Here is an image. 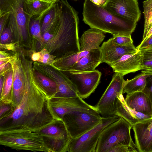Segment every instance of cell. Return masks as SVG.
<instances>
[{
	"mask_svg": "<svg viewBox=\"0 0 152 152\" xmlns=\"http://www.w3.org/2000/svg\"><path fill=\"white\" fill-rule=\"evenodd\" d=\"M15 109L13 103L6 104L0 102V120L10 116Z\"/></svg>",
	"mask_w": 152,
	"mask_h": 152,
	"instance_id": "30",
	"label": "cell"
},
{
	"mask_svg": "<svg viewBox=\"0 0 152 152\" xmlns=\"http://www.w3.org/2000/svg\"><path fill=\"white\" fill-rule=\"evenodd\" d=\"M0 35V43L4 44L11 42L12 37V32L7 22Z\"/></svg>",
	"mask_w": 152,
	"mask_h": 152,
	"instance_id": "32",
	"label": "cell"
},
{
	"mask_svg": "<svg viewBox=\"0 0 152 152\" xmlns=\"http://www.w3.org/2000/svg\"><path fill=\"white\" fill-rule=\"evenodd\" d=\"M142 55L140 50L135 53L126 54L115 62L110 66L115 73L124 76L143 70Z\"/></svg>",
	"mask_w": 152,
	"mask_h": 152,
	"instance_id": "16",
	"label": "cell"
},
{
	"mask_svg": "<svg viewBox=\"0 0 152 152\" xmlns=\"http://www.w3.org/2000/svg\"><path fill=\"white\" fill-rule=\"evenodd\" d=\"M124 76L118 73H115L110 84L96 105L95 110L102 117H111L115 115L116 104L117 97L123 94V90L126 80Z\"/></svg>",
	"mask_w": 152,
	"mask_h": 152,
	"instance_id": "8",
	"label": "cell"
},
{
	"mask_svg": "<svg viewBox=\"0 0 152 152\" xmlns=\"http://www.w3.org/2000/svg\"><path fill=\"white\" fill-rule=\"evenodd\" d=\"M57 2V15L42 34L43 43L40 50L45 48L52 54L56 52L64 57L80 51L79 18L77 12L67 0Z\"/></svg>",
	"mask_w": 152,
	"mask_h": 152,
	"instance_id": "2",
	"label": "cell"
},
{
	"mask_svg": "<svg viewBox=\"0 0 152 152\" xmlns=\"http://www.w3.org/2000/svg\"><path fill=\"white\" fill-rule=\"evenodd\" d=\"M4 78L3 87L0 92V102L13 104V72L12 68L5 75Z\"/></svg>",
	"mask_w": 152,
	"mask_h": 152,
	"instance_id": "23",
	"label": "cell"
},
{
	"mask_svg": "<svg viewBox=\"0 0 152 152\" xmlns=\"http://www.w3.org/2000/svg\"><path fill=\"white\" fill-rule=\"evenodd\" d=\"M58 10V4L57 1L44 16L41 23L42 34L54 20L57 15Z\"/></svg>",
	"mask_w": 152,
	"mask_h": 152,
	"instance_id": "27",
	"label": "cell"
},
{
	"mask_svg": "<svg viewBox=\"0 0 152 152\" xmlns=\"http://www.w3.org/2000/svg\"><path fill=\"white\" fill-rule=\"evenodd\" d=\"M40 58L39 51L33 50L31 55V59L33 62H38Z\"/></svg>",
	"mask_w": 152,
	"mask_h": 152,
	"instance_id": "40",
	"label": "cell"
},
{
	"mask_svg": "<svg viewBox=\"0 0 152 152\" xmlns=\"http://www.w3.org/2000/svg\"><path fill=\"white\" fill-rule=\"evenodd\" d=\"M18 42L15 43L10 42L4 44H0V49H5L13 51H17V46L16 45Z\"/></svg>",
	"mask_w": 152,
	"mask_h": 152,
	"instance_id": "38",
	"label": "cell"
},
{
	"mask_svg": "<svg viewBox=\"0 0 152 152\" xmlns=\"http://www.w3.org/2000/svg\"><path fill=\"white\" fill-rule=\"evenodd\" d=\"M12 68L9 62L0 60V77H4Z\"/></svg>",
	"mask_w": 152,
	"mask_h": 152,
	"instance_id": "35",
	"label": "cell"
},
{
	"mask_svg": "<svg viewBox=\"0 0 152 152\" xmlns=\"http://www.w3.org/2000/svg\"><path fill=\"white\" fill-rule=\"evenodd\" d=\"M139 50L142 55V70L152 72V46Z\"/></svg>",
	"mask_w": 152,
	"mask_h": 152,
	"instance_id": "28",
	"label": "cell"
},
{
	"mask_svg": "<svg viewBox=\"0 0 152 152\" xmlns=\"http://www.w3.org/2000/svg\"><path fill=\"white\" fill-rule=\"evenodd\" d=\"M102 55L101 63L110 66L123 55L136 53L138 50L133 44L120 45L115 44L112 38L104 42L100 47Z\"/></svg>",
	"mask_w": 152,
	"mask_h": 152,
	"instance_id": "14",
	"label": "cell"
},
{
	"mask_svg": "<svg viewBox=\"0 0 152 152\" xmlns=\"http://www.w3.org/2000/svg\"><path fill=\"white\" fill-rule=\"evenodd\" d=\"M44 15L32 17L30 20L29 30L32 37L38 41L39 47L43 43V37L41 32V23Z\"/></svg>",
	"mask_w": 152,
	"mask_h": 152,
	"instance_id": "25",
	"label": "cell"
},
{
	"mask_svg": "<svg viewBox=\"0 0 152 152\" xmlns=\"http://www.w3.org/2000/svg\"><path fill=\"white\" fill-rule=\"evenodd\" d=\"M0 79V92L1 91L4 83V77H1Z\"/></svg>",
	"mask_w": 152,
	"mask_h": 152,
	"instance_id": "43",
	"label": "cell"
},
{
	"mask_svg": "<svg viewBox=\"0 0 152 152\" xmlns=\"http://www.w3.org/2000/svg\"><path fill=\"white\" fill-rule=\"evenodd\" d=\"M75 86L78 96L82 99L88 98L99 85L102 75L97 70L91 71L71 70L62 71Z\"/></svg>",
	"mask_w": 152,
	"mask_h": 152,
	"instance_id": "11",
	"label": "cell"
},
{
	"mask_svg": "<svg viewBox=\"0 0 152 152\" xmlns=\"http://www.w3.org/2000/svg\"><path fill=\"white\" fill-rule=\"evenodd\" d=\"M138 152H152V118L132 126Z\"/></svg>",
	"mask_w": 152,
	"mask_h": 152,
	"instance_id": "15",
	"label": "cell"
},
{
	"mask_svg": "<svg viewBox=\"0 0 152 152\" xmlns=\"http://www.w3.org/2000/svg\"><path fill=\"white\" fill-rule=\"evenodd\" d=\"M0 144L17 150L48 152L41 135L27 129L0 130Z\"/></svg>",
	"mask_w": 152,
	"mask_h": 152,
	"instance_id": "4",
	"label": "cell"
},
{
	"mask_svg": "<svg viewBox=\"0 0 152 152\" xmlns=\"http://www.w3.org/2000/svg\"><path fill=\"white\" fill-rule=\"evenodd\" d=\"M24 0H0V15L6 13L12 14L17 23V42H26L29 34V25L31 17L24 11Z\"/></svg>",
	"mask_w": 152,
	"mask_h": 152,
	"instance_id": "10",
	"label": "cell"
},
{
	"mask_svg": "<svg viewBox=\"0 0 152 152\" xmlns=\"http://www.w3.org/2000/svg\"><path fill=\"white\" fill-rule=\"evenodd\" d=\"M151 46H152V35L143 42H141L136 48L138 50H139Z\"/></svg>",
	"mask_w": 152,
	"mask_h": 152,
	"instance_id": "36",
	"label": "cell"
},
{
	"mask_svg": "<svg viewBox=\"0 0 152 152\" xmlns=\"http://www.w3.org/2000/svg\"><path fill=\"white\" fill-rule=\"evenodd\" d=\"M11 55L4 51H0V60L8 62Z\"/></svg>",
	"mask_w": 152,
	"mask_h": 152,
	"instance_id": "39",
	"label": "cell"
},
{
	"mask_svg": "<svg viewBox=\"0 0 152 152\" xmlns=\"http://www.w3.org/2000/svg\"><path fill=\"white\" fill-rule=\"evenodd\" d=\"M122 94L118 96L115 115L122 117L132 126L152 118V116L136 111L127 104Z\"/></svg>",
	"mask_w": 152,
	"mask_h": 152,
	"instance_id": "17",
	"label": "cell"
},
{
	"mask_svg": "<svg viewBox=\"0 0 152 152\" xmlns=\"http://www.w3.org/2000/svg\"><path fill=\"white\" fill-rule=\"evenodd\" d=\"M110 13L134 22L141 15L137 0H107L102 7Z\"/></svg>",
	"mask_w": 152,
	"mask_h": 152,
	"instance_id": "13",
	"label": "cell"
},
{
	"mask_svg": "<svg viewBox=\"0 0 152 152\" xmlns=\"http://www.w3.org/2000/svg\"><path fill=\"white\" fill-rule=\"evenodd\" d=\"M132 126L120 117L105 127L100 134L96 152H108L113 148L122 145L136 146L132 138Z\"/></svg>",
	"mask_w": 152,
	"mask_h": 152,
	"instance_id": "5",
	"label": "cell"
},
{
	"mask_svg": "<svg viewBox=\"0 0 152 152\" xmlns=\"http://www.w3.org/2000/svg\"><path fill=\"white\" fill-rule=\"evenodd\" d=\"M102 55L100 48L91 50L86 55L82 57L69 70L81 71H91L102 63Z\"/></svg>",
	"mask_w": 152,
	"mask_h": 152,
	"instance_id": "20",
	"label": "cell"
},
{
	"mask_svg": "<svg viewBox=\"0 0 152 152\" xmlns=\"http://www.w3.org/2000/svg\"><path fill=\"white\" fill-rule=\"evenodd\" d=\"M147 73L144 70L133 78L126 80L123 90V94H130L142 92L146 86Z\"/></svg>",
	"mask_w": 152,
	"mask_h": 152,
	"instance_id": "22",
	"label": "cell"
},
{
	"mask_svg": "<svg viewBox=\"0 0 152 152\" xmlns=\"http://www.w3.org/2000/svg\"><path fill=\"white\" fill-rule=\"evenodd\" d=\"M48 152H68L72 139L63 120H57L38 130Z\"/></svg>",
	"mask_w": 152,
	"mask_h": 152,
	"instance_id": "7",
	"label": "cell"
},
{
	"mask_svg": "<svg viewBox=\"0 0 152 152\" xmlns=\"http://www.w3.org/2000/svg\"><path fill=\"white\" fill-rule=\"evenodd\" d=\"M58 0H48V2L51 3H56Z\"/></svg>",
	"mask_w": 152,
	"mask_h": 152,
	"instance_id": "44",
	"label": "cell"
},
{
	"mask_svg": "<svg viewBox=\"0 0 152 152\" xmlns=\"http://www.w3.org/2000/svg\"><path fill=\"white\" fill-rule=\"evenodd\" d=\"M152 35V26L149 29V30L148 31L146 37L144 40V41L145 40L149 37L151 35ZM142 41V42H143Z\"/></svg>",
	"mask_w": 152,
	"mask_h": 152,
	"instance_id": "42",
	"label": "cell"
},
{
	"mask_svg": "<svg viewBox=\"0 0 152 152\" xmlns=\"http://www.w3.org/2000/svg\"><path fill=\"white\" fill-rule=\"evenodd\" d=\"M144 24L142 39L146 37L147 33L152 26V0H146L143 2Z\"/></svg>",
	"mask_w": 152,
	"mask_h": 152,
	"instance_id": "26",
	"label": "cell"
},
{
	"mask_svg": "<svg viewBox=\"0 0 152 152\" xmlns=\"http://www.w3.org/2000/svg\"><path fill=\"white\" fill-rule=\"evenodd\" d=\"M34 71L37 80L46 92L49 98L54 97L57 90V85L56 82L34 68Z\"/></svg>",
	"mask_w": 152,
	"mask_h": 152,
	"instance_id": "24",
	"label": "cell"
},
{
	"mask_svg": "<svg viewBox=\"0 0 152 152\" xmlns=\"http://www.w3.org/2000/svg\"><path fill=\"white\" fill-rule=\"evenodd\" d=\"M54 4L40 0H24V10L26 13L31 18L44 15Z\"/></svg>",
	"mask_w": 152,
	"mask_h": 152,
	"instance_id": "21",
	"label": "cell"
},
{
	"mask_svg": "<svg viewBox=\"0 0 152 152\" xmlns=\"http://www.w3.org/2000/svg\"><path fill=\"white\" fill-rule=\"evenodd\" d=\"M102 117L95 110L74 111L65 114L62 120L72 139L77 138L101 121Z\"/></svg>",
	"mask_w": 152,
	"mask_h": 152,
	"instance_id": "6",
	"label": "cell"
},
{
	"mask_svg": "<svg viewBox=\"0 0 152 152\" xmlns=\"http://www.w3.org/2000/svg\"><path fill=\"white\" fill-rule=\"evenodd\" d=\"M34 69L32 65L27 68L22 98L11 115L0 120V130L27 129L37 131L59 120L52 110L47 93L35 77Z\"/></svg>",
	"mask_w": 152,
	"mask_h": 152,
	"instance_id": "1",
	"label": "cell"
},
{
	"mask_svg": "<svg viewBox=\"0 0 152 152\" xmlns=\"http://www.w3.org/2000/svg\"><path fill=\"white\" fill-rule=\"evenodd\" d=\"M144 71L148 75L146 79V86L142 92L148 97L152 105V72Z\"/></svg>",
	"mask_w": 152,
	"mask_h": 152,
	"instance_id": "33",
	"label": "cell"
},
{
	"mask_svg": "<svg viewBox=\"0 0 152 152\" xmlns=\"http://www.w3.org/2000/svg\"><path fill=\"white\" fill-rule=\"evenodd\" d=\"M111 38L113 42L118 45H128L133 43L131 35H113V37Z\"/></svg>",
	"mask_w": 152,
	"mask_h": 152,
	"instance_id": "31",
	"label": "cell"
},
{
	"mask_svg": "<svg viewBox=\"0 0 152 152\" xmlns=\"http://www.w3.org/2000/svg\"><path fill=\"white\" fill-rule=\"evenodd\" d=\"M49 103L55 115L60 120H62L65 114L72 111L95 110L94 106L87 104L79 96L53 97L49 99Z\"/></svg>",
	"mask_w": 152,
	"mask_h": 152,
	"instance_id": "12",
	"label": "cell"
},
{
	"mask_svg": "<svg viewBox=\"0 0 152 152\" xmlns=\"http://www.w3.org/2000/svg\"><path fill=\"white\" fill-rule=\"evenodd\" d=\"M117 115L102 118L101 122L94 128L81 136L72 139L69 145L68 152H96L99 139L103 129L117 120Z\"/></svg>",
	"mask_w": 152,
	"mask_h": 152,
	"instance_id": "9",
	"label": "cell"
},
{
	"mask_svg": "<svg viewBox=\"0 0 152 152\" xmlns=\"http://www.w3.org/2000/svg\"><path fill=\"white\" fill-rule=\"evenodd\" d=\"M39 51L40 58L38 62L51 66L56 56L50 53L45 48H43Z\"/></svg>",
	"mask_w": 152,
	"mask_h": 152,
	"instance_id": "29",
	"label": "cell"
},
{
	"mask_svg": "<svg viewBox=\"0 0 152 152\" xmlns=\"http://www.w3.org/2000/svg\"><path fill=\"white\" fill-rule=\"evenodd\" d=\"M40 0L48 2V0Z\"/></svg>",
	"mask_w": 152,
	"mask_h": 152,
	"instance_id": "45",
	"label": "cell"
},
{
	"mask_svg": "<svg viewBox=\"0 0 152 152\" xmlns=\"http://www.w3.org/2000/svg\"><path fill=\"white\" fill-rule=\"evenodd\" d=\"M125 101L133 110L144 114L152 116V105L147 96L143 92L127 94Z\"/></svg>",
	"mask_w": 152,
	"mask_h": 152,
	"instance_id": "18",
	"label": "cell"
},
{
	"mask_svg": "<svg viewBox=\"0 0 152 152\" xmlns=\"http://www.w3.org/2000/svg\"><path fill=\"white\" fill-rule=\"evenodd\" d=\"M137 147L130 145H122L115 147L108 152H137Z\"/></svg>",
	"mask_w": 152,
	"mask_h": 152,
	"instance_id": "34",
	"label": "cell"
},
{
	"mask_svg": "<svg viewBox=\"0 0 152 152\" xmlns=\"http://www.w3.org/2000/svg\"><path fill=\"white\" fill-rule=\"evenodd\" d=\"M105 37L104 33L100 30L93 28L87 30L79 39L80 51L100 48L99 45Z\"/></svg>",
	"mask_w": 152,
	"mask_h": 152,
	"instance_id": "19",
	"label": "cell"
},
{
	"mask_svg": "<svg viewBox=\"0 0 152 152\" xmlns=\"http://www.w3.org/2000/svg\"><path fill=\"white\" fill-rule=\"evenodd\" d=\"M95 4L101 7H103L105 4L107 0H91Z\"/></svg>",
	"mask_w": 152,
	"mask_h": 152,
	"instance_id": "41",
	"label": "cell"
},
{
	"mask_svg": "<svg viewBox=\"0 0 152 152\" xmlns=\"http://www.w3.org/2000/svg\"><path fill=\"white\" fill-rule=\"evenodd\" d=\"M82 14L83 20L91 28L113 35H131L137 25V23L110 13L91 0H84Z\"/></svg>",
	"mask_w": 152,
	"mask_h": 152,
	"instance_id": "3",
	"label": "cell"
},
{
	"mask_svg": "<svg viewBox=\"0 0 152 152\" xmlns=\"http://www.w3.org/2000/svg\"><path fill=\"white\" fill-rule=\"evenodd\" d=\"M10 14L9 13H6L0 15V34L7 22Z\"/></svg>",
	"mask_w": 152,
	"mask_h": 152,
	"instance_id": "37",
	"label": "cell"
}]
</instances>
